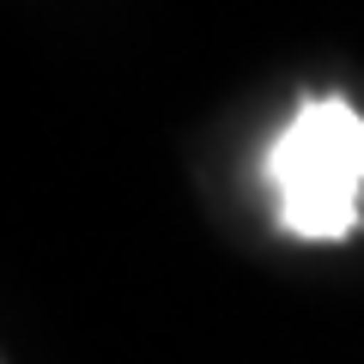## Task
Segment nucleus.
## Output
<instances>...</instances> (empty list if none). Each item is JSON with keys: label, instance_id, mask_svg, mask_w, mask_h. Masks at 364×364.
I'll return each mask as SVG.
<instances>
[{"label": "nucleus", "instance_id": "nucleus-1", "mask_svg": "<svg viewBox=\"0 0 364 364\" xmlns=\"http://www.w3.org/2000/svg\"><path fill=\"white\" fill-rule=\"evenodd\" d=\"M261 176L273 225L304 243H340L364 225V116L346 97H304L273 134Z\"/></svg>", "mask_w": 364, "mask_h": 364}]
</instances>
